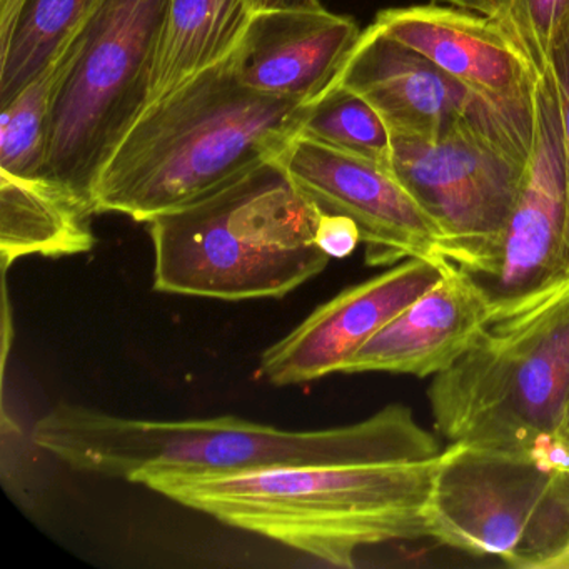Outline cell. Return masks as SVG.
<instances>
[{"instance_id": "obj_1", "label": "cell", "mask_w": 569, "mask_h": 569, "mask_svg": "<svg viewBox=\"0 0 569 569\" xmlns=\"http://www.w3.org/2000/svg\"><path fill=\"white\" fill-rule=\"evenodd\" d=\"M42 451L76 471L132 479L149 469L231 475L346 461H429L442 449L405 405L315 431H288L236 416L139 419L59 405L32 429Z\"/></svg>"}, {"instance_id": "obj_2", "label": "cell", "mask_w": 569, "mask_h": 569, "mask_svg": "<svg viewBox=\"0 0 569 569\" xmlns=\"http://www.w3.org/2000/svg\"><path fill=\"white\" fill-rule=\"evenodd\" d=\"M438 462L346 461L231 475L149 469L132 482L222 525L355 568L366 546L429 538L426 506Z\"/></svg>"}, {"instance_id": "obj_3", "label": "cell", "mask_w": 569, "mask_h": 569, "mask_svg": "<svg viewBox=\"0 0 569 569\" xmlns=\"http://www.w3.org/2000/svg\"><path fill=\"white\" fill-rule=\"evenodd\" d=\"M309 106L248 88L226 59L146 109L102 169L96 212L149 222L176 211L278 158Z\"/></svg>"}, {"instance_id": "obj_4", "label": "cell", "mask_w": 569, "mask_h": 569, "mask_svg": "<svg viewBox=\"0 0 569 569\" xmlns=\"http://www.w3.org/2000/svg\"><path fill=\"white\" fill-rule=\"evenodd\" d=\"M321 212L278 159L149 221L154 291L221 301L284 298L328 268Z\"/></svg>"}, {"instance_id": "obj_5", "label": "cell", "mask_w": 569, "mask_h": 569, "mask_svg": "<svg viewBox=\"0 0 569 569\" xmlns=\"http://www.w3.org/2000/svg\"><path fill=\"white\" fill-rule=\"evenodd\" d=\"M428 399L449 442L569 471V279L495 316Z\"/></svg>"}, {"instance_id": "obj_6", "label": "cell", "mask_w": 569, "mask_h": 569, "mask_svg": "<svg viewBox=\"0 0 569 569\" xmlns=\"http://www.w3.org/2000/svg\"><path fill=\"white\" fill-rule=\"evenodd\" d=\"M168 6L99 0L82 22L59 56L42 179L94 206L102 169L151 102Z\"/></svg>"}, {"instance_id": "obj_7", "label": "cell", "mask_w": 569, "mask_h": 569, "mask_svg": "<svg viewBox=\"0 0 569 569\" xmlns=\"http://www.w3.org/2000/svg\"><path fill=\"white\" fill-rule=\"evenodd\" d=\"M429 538L519 569H569V471L449 442L426 506Z\"/></svg>"}, {"instance_id": "obj_8", "label": "cell", "mask_w": 569, "mask_h": 569, "mask_svg": "<svg viewBox=\"0 0 569 569\" xmlns=\"http://www.w3.org/2000/svg\"><path fill=\"white\" fill-rule=\"evenodd\" d=\"M535 128L461 124L431 139L392 138L389 169L439 232V256L481 276L521 189Z\"/></svg>"}, {"instance_id": "obj_9", "label": "cell", "mask_w": 569, "mask_h": 569, "mask_svg": "<svg viewBox=\"0 0 569 569\" xmlns=\"http://www.w3.org/2000/svg\"><path fill=\"white\" fill-rule=\"evenodd\" d=\"M566 168L558 102L548 72L535 89V139L515 208L489 268L475 281L496 316L566 281Z\"/></svg>"}, {"instance_id": "obj_10", "label": "cell", "mask_w": 569, "mask_h": 569, "mask_svg": "<svg viewBox=\"0 0 569 569\" xmlns=\"http://www.w3.org/2000/svg\"><path fill=\"white\" fill-rule=\"evenodd\" d=\"M292 184L321 214L352 219L366 264L441 258L439 232L389 166L298 136L278 156Z\"/></svg>"}, {"instance_id": "obj_11", "label": "cell", "mask_w": 569, "mask_h": 569, "mask_svg": "<svg viewBox=\"0 0 569 569\" xmlns=\"http://www.w3.org/2000/svg\"><path fill=\"white\" fill-rule=\"evenodd\" d=\"M336 84L365 98L392 138L431 139L461 124L535 128V106L511 109L486 101L375 24L362 31Z\"/></svg>"}, {"instance_id": "obj_12", "label": "cell", "mask_w": 569, "mask_h": 569, "mask_svg": "<svg viewBox=\"0 0 569 569\" xmlns=\"http://www.w3.org/2000/svg\"><path fill=\"white\" fill-rule=\"evenodd\" d=\"M446 259L411 258L346 288L262 352L259 375L274 386H299L342 366L399 312L445 274Z\"/></svg>"}, {"instance_id": "obj_13", "label": "cell", "mask_w": 569, "mask_h": 569, "mask_svg": "<svg viewBox=\"0 0 569 569\" xmlns=\"http://www.w3.org/2000/svg\"><path fill=\"white\" fill-rule=\"evenodd\" d=\"M372 24L486 101L511 109L535 106L541 74L496 16L455 6H409L379 12Z\"/></svg>"}, {"instance_id": "obj_14", "label": "cell", "mask_w": 569, "mask_h": 569, "mask_svg": "<svg viewBox=\"0 0 569 569\" xmlns=\"http://www.w3.org/2000/svg\"><path fill=\"white\" fill-rule=\"evenodd\" d=\"M361 34L355 19L325 8L254 12L232 64L248 88L312 104L336 84Z\"/></svg>"}, {"instance_id": "obj_15", "label": "cell", "mask_w": 569, "mask_h": 569, "mask_svg": "<svg viewBox=\"0 0 569 569\" xmlns=\"http://www.w3.org/2000/svg\"><path fill=\"white\" fill-rule=\"evenodd\" d=\"M495 316L475 278L446 262L442 278L372 336L342 366L341 375L389 372L435 378L468 351Z\"/></svg>"}, {"instance_id": "obj_16", "label": "cell", "mask_w": 569, "mask_h": 569, "mask_svg": "<svg viewBox=\"0 0 569 569\" xmlns=\"http://www.w3.org/2000/svg\"><path fill=\"white\" fill-rule=\"evenodd\" d=\"M94 206L46 179L0 174V252L2 268L26 256L89 252L96 244Z\"/></svg>"}, {"instance_id": "obj_17", "label": "cell", "mask_w": 569, "mask_h": 569, "mask_svg": "<svg viewBox=\"0 0 569 569\" xmlns=\"http://www.w3.org/2000/svg\"><path fill=\"white\" fill-rule=\"evenodd\" d=\"M252 16L248 0H169L149 106L231 58Z\"/></svg>"}, {"instance_id": "obj_18", "label": "cell", "mask_w": 569, "mask_h": 569, "mask_svg": "<svg viewBox=\"0 0 569 569\" xmlns=\"http://www.w3.org/2000/svg\"><path fill=\"white\" fill-rule=\"evenodd\" d=\"M99 0H0V108L64 51Z\"/></svg>"}, {"instance_id": "obj_19", "label": "cell", "mask_w": 569, "mask_h": 569, "mask_svg": "<svg viewBox=\"0 0 569 569\" xmlns=\"http://www.w3.org/2000/svg\"><path fill=\"white\" fill-rule=\"evenodd\" d=\"M299 136L385 166L391 162L392 134L385 119L345 86H332L309 106Z\"/></svg>"}, {"instance_id": "obj_20", "label": "cell", "mask_w": 569, "mask_h": 569, "mask_svg": "<svg viewBox=\"0 0 569 569\" xmlns=\"http://www.w3.org/2000/svg\"><path fill=\"white\" fill-rule=\"evenodd\" d=\"M58 64L59 58L0 108V174L42 179Z\"/></svg>"}, {"instance_id": "obj_21", "label": "cell", "mask_w": 569, "mask_h": 569, "mask_svg": "<svg viewBox=\"0 0 569 569\" xmlns=\"http://www.w3.org/2000/svg\"><path fill=\"white\" fill-rule=\"evenodd\" d=\"M568 9L569 0H509L499 16L541 76L548 72L552 36Z\"/></svg>"}, {"instance_id": "obj_22", "label": "cell", "mask_w": 569, "mask_h": 569, "mask_svg": "<svg viewBox=\"0 0 569 569\" xmlns=\"http://www.w3.org/2000/svg\"><path fill=\"white\" fill-rule=\"evenodd\" d=\"M548 74L555 88L558 102L559 126H561L562 152L566 168V209L565 254H562V272L569 279V9L559 21L552 36L549 49Z\"/></svg>"}, {"instance_id": "obj_23", "label": "cell", "mask_w": 569, "mask_h": 569, "mask_svg": "<svg viewBox=\"0 0 569 569\" xmlns=\"http://www.w3.org/2000/svg\"><path fill=\"white\" fill-rule=\"evenodd\" d=\"M361 242V232L352 219L339 214L319 216L316 244L329 258L345 259L351 256Z\"/></svg>"}, {"instance_id": "obj_24", "label": "cell", "mask_w": 569, "mask_h": 569, "mask_svg": "<svg viewBox=\"0 0 569 569\" xmlns=\"http://www.w3.org/2000/svg\"><path fill=\"white\" fill-rule=\"evenodd\" d=\"M252 11H315L322 8V0H248Z\"/></svg>"}, {"instance_id": "obj_25", "label": "cell", "mask_w": 569, "mask_h": 569, "mask_svg": "<svg viewBox=\"0 0 569 569\" xmlns=\"http://www.w3.org/2000/svg\"><path fill=\"white\" fill-rule=\"evenodd\" d=\"M445 2L455 8L478 12V14L496 16V18L505 14L509 6V0H445Z\"/></svg>"}, {"instance_id": "obj_26", "label": "cell", "mask_w": 569, "mask_h": 569, "mask_svg": "<svg viewBox=\"0 0 569 569\" xmlns=\"http://www.w3.org/2000/svg\"><path fill=\"white\" fill-rule=\"evenodd\" d=\"M565 438H566V442H568V445H569V408H568V416H566Z\"/></svg>"}]
</instances>
